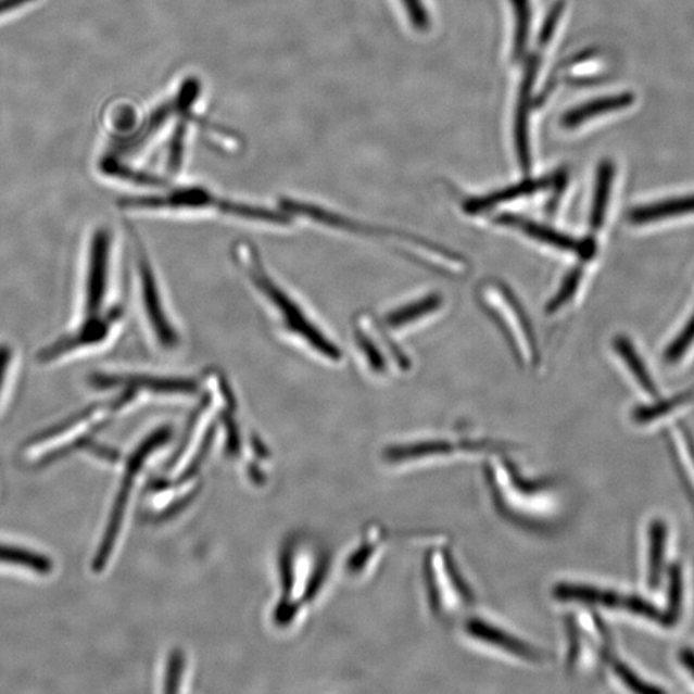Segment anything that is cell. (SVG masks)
Instances as JSON below:
<instances>
[{
	"instance_id": "cell-30",
	"label": "cell",
	"mask_w": 694,
	"mask_h": 694,
	"mask_svg": "<svg viewBox=\"0 0 694 694\" xmlns=\"http://www.w3.org/2000/svg\"><path fill=\"white\" fill-rule=\"evenodd\" d=\"M680 661H682L684 668L689 670L694 678V651L684 649L680 652Z\"/></svg>"
},
{
	"instance_id": "cell-20",
	"label": "cell",
	"mask_w": 694,
	"mask_h": 694,
	"mask_svg": "<svg viewBox=\"0 0 694 694\" xmlns=\"http://www.w3.org/2000/svg\"><path fill=\"white\" fill-rule=\"evenodd\" d=\"M441 296L440 294L432 293L429 296L420 299L416 301V303L405 305L398 311L392 312L386 318V324H388L392 328L402 327L408 325L409 321L416 320L420 317H425V315L438 311L441 306Z\"/></svg>"
},
{
	"instance_id": "cell-1",
	"label": "cell",
	"mask_w": 694,
	"mask_h": 694,
	"mask_svg": "<svg viewBox=\"0 0 694 694\" xmlns=\"http://www.w3.org/2000/svg\"><path fill=\"white\" fill-rule=\"evenodd\" d=\"M231 257L241 275L268 305L280 328L293 340L303 343L311 352L325 362L338 363L342 359L341 349L318 326L306 308L299 303L286 287L278 282L263 262L258 250L250 241H237L231 249Z\"/></svg>"
},
{
	"instance_id": "cell-19",
	"label": "cell",
	"mask_w": 694,
	"mask_h": 694,
	"mask_svg": "<svg viewBox=\"0 0 694 694\" xmlns=\"http://www.w3.org/2000/svg\"><path fill=\"white\" fill-rule=\"evenodd\" d=\"M0 563L26 567V569L46 575L51 572L53 564L51 559L39 553L30 552L17 546L0 544Z\"/></svg>"
},
{
	"instance_id": "cell-4",
	"label": "cell",
	"mask_w": 694,
	"mask_h": 694,
	"mask_svg": "<svg viewBox=\"0 0 694 694\" xmlns=\"http://www.w3.org/2000/svg\"><path fill=\"white\" fill-rule=\"evenodd\" d=\"M425 570L427 594L434 615L452 616L471 603V591L447 552H431Z\"/></svg>"
},
{
	"instance_id": "cell-5",
	"label": "cell",
	"mask_w": 694,
	"mask_h": 694,
	"mask_svg": "<svg viewBox=\"0 0 694 694\" xmlns=\"http://www.w3.org/2000/svg\"><path fill=\"white\" fill-rule=\"evenodd\" d=\"M555 597L559 601L567 603H583L588 606H600L611 609H626L628 613H632L638 616L646 617V619L663 622L664 613L651 605L647 601H644L635 595H622L607 589H601L598 586L579 584V583H563L558 584L553 591Z\"/></svg>"
},
{
	"instance_id": "cell-15",
	"label": "cell",
	"mask_w": 694,
	"mask_h": 694,
	"mask_svg": "<svg viewBox=\"0 0 694 694\" xmlns=\"http://www.w3.org/2000/svg\"><path fill=\"white\" fill-rule=\"evenodd\" d=\"M691 213H694V195L666 200L663 202L652 203V205L638 207L630 213L629 217L634 224H646L664 219V217Z\"/></svg>"
},
{
	"instance_id": "cell-25",
	"label": "cell",
	"mask_w": 694,
	"mask_h": 694,
	"mask_svg": "<svg viewBox=\"0 0 694 694\" xmlns=\"http://www.w3.org/2000/svg\"><path fill=\"white\" fill-rule=\"evenodd\" d=\"M565 11V2L564 0H558L555 4L552 5V9L546 15L542 30L539 34V47L544 48L550 45V41L555 35L557 26L559 24L560 17H563V13Z\"/></svg>"
},
{
	"instance_id": "cell-9",
	"label": "cell",
	"mask_w": 694,
	"mask_h": 694,
	"mask_svg": "<svg viewBox=\"0 0 694 694\" xmlns=\"http://www.w3.org/2000/svg\"><path fill=\"white\" fill-rule=\"evenodd\" d=\"M465 632L471 640L504 652L517 660L537 663L542 657L537 648L530 646L521 638L510 634L508 630L497 627L495 623L479 619V617H475V619L472 617L467 621Z\"/></svg>"
},
{
	"instance_id": "cell-12",
	"label": "cell",
	"mask_w": 694,
	"mask_h": 694,
	"mask_svg": "<svg viewBox=\"0 0 694 694\" xmlns=\"http://www.w3.org/2000/svg\"><path fill=\"white\" fill-rule=\"evenodd\" d=\"M483 449H485V444H454L447 440H426L392 447L388 453V457L390 460L398 463L418 462L429 459V457H440V455L444 457V455L457 452H478L483 451Z\"/></svg>"
},
{
	"instance_id": "cell-26",
	"label": "cell",
	"mask_w": 694,
	"mask_h": 694,
	"mask_svg": "<svg viewBox=\"0 0 694 694\" xmlns=\"http://www.w3.org/2000/svg\"><path fill=\"white\" fill-rule=\"evenodd\" d=\"M694 341V314L692 315L689 325H686L682 331L678 336L674 342L671 343L668 352H666L665 357L668 362H677L683 354L689 350Z\"/></svg>"
},
{
	"instance_id": "cell-18",
	"label": "cell",
	"mask_w": 694,
	"mask_h": 694,
	"mask_svg": "<svg viewBox=\"0 0 694 694\" xmlns=\"http://www.w3.org/2000/svg\"><path fill=\"white\" fill-rule=\"evenodd\" d=\"M666 537H668V529L663 521L657 520L651 525L648 558V584L651 588H657L660 584Z\"/></svg>"
},
{
	"instance_id": "cell-6",
	"label": "cell",
	"mask_w": 694,
	"mask_h": 694,
	"mask_svg": "<svg viewBox=\"0 0 694 694\" xmlns=\"http://www.w3.org/2000/svg\"><path fill=\"white\" fill-rule=\"evenodd\" d=\"M96 389H130L151 391L154 394H193L198 391V382L192 378L159 375H116L96 374L89 378Z\"/></svg>"
},
{
	"instance_id": "cell-28",
	"label": "cell",
	"mask_w": 694,
	"mask_h": 694,
	"mask_svg": "<svg viewBox=\"0 0 694 694\" xmlns=\"http://www.w3.org/2000/svg\"><path fill=\"white\" fill-rule=\"evenodd\" d=\"M616 676L619 677L623 683H626L630 689L636 692H657L660 690L655 689V686H649L647 683H644L643 680L638 678L632 670L628 668V666L622 663L615 661L613 664Z\"/></svg>"
},
{
	"instance_id": "cell-16",
	"label": "cell",
	"mask_w": 694,
	"mask_h": 694,
	"mask_svg": "<svg viewBox=\"0 0 694 694\" xmlns=\"http://www.w3.org/2000/svg\"><path fill=\"white\" fill-rule=\"evenodd\" d=\"M615 177V166L611 161H603L598 167L597 181L593 198L591 226L600 229L605 223L608 207L609 194H611L613 181Z\"/></svg>"
},
{
	"instance_id": "cell-29",
	"label": "cell",
	"mask_w": 694,
	"mask_h": 694,
	"mask_svg": "<svg viewBox=\"0 0 694 694\" xmlns=\"http://www.w3.org/2000/svg\"><path fill=\"white\" fill-rule=\"evenodd\" d=\"M11 361L12 350L9 345L2 343V345H0V390H2L3 388L7 371H9Z\"/></svg>"
},
{
	"instance_id": "cell-11",
	"label": "cell",
	"mask_w": 694,
	"mask_h": 694,
	"mask_svg": "<svg viewBox=\"0 0 694 694\" xmlns=\"http://www.w3.org/2000/svg\"><path fill=\"white\" fill-rule=\"evenodd\" d=\"M496 223L503 224V226L521 229L523 234L534 238V240L551 244L553 248L572 251L575 254L585 258V261L591 258L595 252V243L593 240L577 241L569 236L559 234V231L555 229L540 226V224L526 220L520 216L509 214L502 215L497 217Z\"/></svg>"
},
{
	"instance_id": "cell-8",
	"label": "cell",
	"mask_w": 694,
	"mask_h": 694,
	"mask_svg": "<svg viewBox=\"0 0 694 694\" xmlns=\"http://www.w3.org/2000/svg\"><path fill=\"white\" fill-rule=\"evenodd\" d=\"M121 315V308L114 307L106 314L87 318L86 324L77 331L63 336V338L53 342L52 345L41 350L38 355L39 361L45 363L52 362L62 355L75 352L77 349L93 346L96 343L106 340L111 328L114 327Z\"/></svg>"
},
{
	"instance_id": "cell-27",
	"label": "cell",
	"mask_w": 694,
	"mask_h": 694,
	"mask_svg": "<svg viewBox=\"0 0 694 694\" xmlns=\"http://www.w3.org/2000/svg\"><path fill=\"white\" fill-rule=\"evenodd\" d=\"M413 26L419 31L429 29L430 18L422 0H402Z\"/></svg>"
},
{
	"instance_id": "cell-14",
	"label": "cell",
	"mask_w": 694,
	"mask_h": 694,
	"mask_svg": "<svg viewBox=\"0 0 694 694\" xmlns=\"http://www.w3.org/2000/svg\"><path fill=\"white\" fill-rule=\"evenodd\" d=\"M551 184L552 179L550 178L526 180L520 185L501 189V191L482 195V198L468 200L465 203V210L468 214H479L483 212V210L501 205L503 202H508L510 200L522 198V195L535 193L540 191V189L548 187Z\"/></svg>"
},
{
	"instance_id": "cell-10",
	"label": "cell",
	"mask_w": 694,
	"mask_h": 694,
	"mask_svg": "<svg viewBox=\"0 0 694 694\" xmlns=\"http://www.w3.org/2000/svg\"><path fill=\"white\" fill-rule=\"evenodd\" d=\"M538 70L539 59L537 58V55H531V58L528 60V63H526L520 93H518L517 101L515 139L518 163H520L523 173H529V171L531 169L529 117L532 87H534L537 80Z\"/></svg>"
},
{
	"instance_id": "cell-24",
	"label": "cell",
	"mask_w": 694,
	"mask_h": 694,
	"mask_svg": "<svg viewBox=\"0 0 694 694\" xmlns=\"http://www.w3.org/2000/svg\"><path fill=\"white\" fill-rule=\"evenodd\" d=\"M355 338L371 369L376 371H383L386 369L384 357L378 350L376 343L371 341L366 332H363L361 328L356 329Z\"/></svg>"
},
{
	"instance_id": "cell-17",
	"label": "cell",
	"mask_w": 694,
	"mask_h": 694,
	"mask_svg": "<svg viewBox=\"0 0 694 694\" xmlns=\"http://www.w3.org/2000/svg\"><path fill=\"white\" fill-rule=\"evenodd\" d=\"M614 346L616 352L622 357V361L627 363L629 369L632 370L635 380L640 382L643 390L656 396L657 389L655 382L652 380L646 364H644L640 354L636 353L632 341L626 338V336H619V338L615 339Z\"/></svg>"
},
{
	"instance_id": "cell-21",
	"label": "cell",
	"mask_w": 694,
	"mask_h": 694,
	"mask_svg": "<svg viewBox=\"0 0 694 694\" xmlns=\"http://www.w3.org/2000/svg\"><path fill=\"white\" fill-rule=\"evenodd\" d=\"M514 5L516 15V30L514 40V60L516 62L521 61L528 49L530 23H531V7L530 0H510Z\"/></svg>"
},
{
	"instance_id": "cell-7",
	"label": "cell",
	"mask_w": 694,
	"mask_h": 694,
	"mask_svg": "<svg viewBox=\"0 0 694 694\" xmlns=\"http://www.w3.org/2000/svg\"><path fill=\"white\" fill-rule=\"evenodd\" d=\"M111 236L104 228L96 230L90 242L89 265L86 287L87 318L102 314L109 287Z\"/></svg>"
},
{
	"instance_id": "cell-3",
	"label": "cell",
	"mask_w": 694,
	"mask_h": 694,
	"mask_svg": "<svg viewBox=\"0 0 694 694\" xmlns=\"http://www.w3.org/2000/svg\"><path fill=\"white\" fill-rule=\"evenodd\" d=\"M126 226H128L133 247L136 249L140 300H142L147 324H149L153 338L161 348L165 350L177 349L180 343V335L174 325L169 311H167L166 301L163 291H161L156 273L153 270L149 252L140 241L136 228L129 223Z\"/></svg>"
},
{
	"instance_id": "cell-22",
	"label": "cell",
	"mask_w": 694,
	"mask_h": 694,
	"mask_svg": "<svg viewBox=\"0 0 694 694\" xmlns=\"http://www.w3.org/2000/svg\"><path fill=\"white\" fill-rule=\"evenodd\" d=\"M683 603V578L682 569L680 566H672L670 570V584H669V603L668 608L664 613L663 623L664 627L676 626L680 611H682Z\"/></svg>"
},
{
	"instance_id": "cell-23",
	"label": "cell",
	"mask_w": 694,
	"mask_h": 694,
	"mask_svg": "<svg viewBox=\"0 0 694 694\" xmlns=\"http://www.w3.org/2000/svg\"><path fill=\"white\" fill-rule=\"evenodd\" d=\"M581 277H583V269L580 266L572 269L565 278L563 285H560L556 296L550 301L546 312H557L558 308L563 307L577 292Z\"/></svg>"
},
{
	"instance_id": "cell-2",
	"label": "cell",
	"mask_w": 694,
	"mask_h": 694,
	"mask_svg": "<svg viewBox=\"0 0 694 694\" xmlns=\"http://www.w3.org/2000/svg\"><path fill=\"white\" fill-rule=\"evenodd\" d=\"M125 209L154 210L172 213H215L234 219L249 220L269 227H290L292 216L285 210H272L236 200L219 198L207 189L184 188L163 195L125 199Z\"/></svg>"
},
{
	"instance_id": "cell-13",
	"label": "cell",
	"mask_w": 694,
	"mask_h": 694,
	"mask_svg": "<svg viewBox=\"0 0 694 694\" xmlns=\"http://www.w3.org/2000/svg\"><path fill=\"white\" fill-rule=\"evenodd\" d=\"M633 102L634 97L630 93L603 97L600 98V100H594L581 104V106L575 108L570 111H567L563 118H560V125H563L564 128L567 129L577 128V126L591 121V118L595 116L607 114V112L626 109Z\"/></svg>"
}]
</instances>
